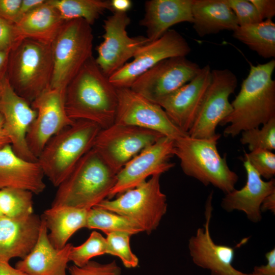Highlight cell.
Instances as JSON below:
<instances>
[{
  "label": "cell",
  "instance_id": "1",
  "mask_svg": "<svg viewBox=\"0 0 275 275\" xmlns=\"http://www.w3.org/2000/svg\"><path fill=\"white\" fill-rule=\"evenodd\" d=\"M118 104L117 88L92 57L65 90V106L73 121L85 120L106 128L115 123Z\"/></svg>",
  "mask_w": 275,
  "mask_h": 275
},
{
  "label": "cell",
  "instance_id": "2",
  "mask_svg": "<svg viewBox=\"0 0 275 275\" xmlns=\"http://www.w3.org/2000/svg\"><path fill=\"white\" fill-rule=\"evenodd\" d=\"M274 68V59L251 65L239 93L231 103L232 112L220 124H228L223 132L225 136L234 138L275 118V80L272 78Z\"/></svg>",
  "mask_w": 275,
  "mask_h": 275
},
{
  "label": "cell",
  "instance_id": "3",
  "mask_svg": "<svg viewBox=\"0 0 275 275\" xmlns=\"http://www.w3.org/2000/svg\"><path fill=\"white\" fill-rule=\"evenodd\" d=\"M117 174L92 148L58 187L51 207L91 209L107 199Z\"/></svg>",
  "mask_w": 275,
  "mask_h": 275
},
{
  "label": "cell",
  "instance_id": "4",
  "mask_svg": "<svg viewBox=\"0 0 275 275\" xmlns=\"http://www.w3.org/2000/svg\"><path fill=\"white\" fill-rule=\"evenodd\" d=\"M221 135L194 138L188 135L174 140V155L183 173L207 186L212 185L225 194L234 190L237 174L229 167L226 154L221 156L217 148Z\"/></svg>",
  "mask_w": 275,
  "mask_h": 275
},
{
  "label": "cell",
  "instance_id": "5",
  "mask_svg": "<svg viewBox=\"0 0 275 275\" xmlns=\"http://www.w3.org/2000/svg\"><path fill=\"white\" fill-rule=\"evenodd\" d=\"M52 73L51 44L23 39L11 50L6 76L15 92L29 103L50 88Z\"/></svg>",
  "mask_w": 275,
  "mask_h": 275
},
{
  "label": "cell",
  "instance_id": "6",
  "mask_svg": "<svg viewBox=\"0 0 275 275\" xmlns=\"http://www.w3.org/2000/svg\"><path fill=\"white\" fill-rule=\"evenodd\" d=\"M101 129L93 122L75 120L48 141L37 161L44 176L55 187L59 186L93 147Z\"/></svg>",
  "mask_w": 275,
  "mask_h": 275
},
{
  "label": "cell",
  "instance_id": "7",
  "mask_svg": "<svg viewBox=\"0 0 275 275\" xmlns=\"http://www.w3.org/2000/svg\"><path fill=\"white\" fill-rule=\"evenodd\" d=\"M91 25L82 19L66 21L51 43L53 73L50 88L65 90L92 57Z\"/></svg>",
  "mask_w": 275,
  "mask_h": 275
},
{
  "label": "cell",
  "instance_id": "8",
  "mask_svg": "<svg viewBox=\"0 0 275 275\" xmlns=\"http://www.w3.org/2000/svg\"><path fill=\"white\" fill-rule=\"evenodd\" d=\"M160 176L153 175L115 199H106L95 207L125 216L150 234L157 229L167 211V197L160 188Z\"/></svg>",
  "mask_w": 275,
  "mask_h": 275
},
{
  "label": "cell",
  "instance_id": "9",
  "mask_svg": "<svg viewBox=\"0 0 275 275\" xmlns=\"http://www.w3.org/2000/svg\"><path fill=\"white\" fill-rule=\"evenodd\" d=\"M163 136L152 130L114 123L100 130L93 148L118 173L132 158Z\"/></svg>",
  "mask_w": 275,
  "mask_h": 275
},
{
  "label": "cell",
  "instance_id": "10",
  "mask_svg": "<svg viewBox=\"0 0 275 275\" xmlns=\"http://www.w3.org/2000/svg\"><path fill=\"white\" fill-rule=\"evenodd\" d=\"M236 75L228 69L211 70L210 82L195 121L188 132L194 138L216 135L218 125L232 110L229 97L237 86Z\"/></svg>",
  "mask_w": 275,
  "mask_h": 275
},
{
  "label": "cell",
  "instance_id": "11",
  "mask_svg": "<svg viewBox=\"0 0 275 275\" xmlns=\"http://www.w3.org/2000/svg\"><path fill=\"white\" fill-rule=\"evenodd\" d=\"M191 48L185 38L174 30H169L159 38L142 46L133 59L111 75L109 80L116 88H129L142 74L165 59L186 57Z\"/></svg>",
  "mask_w": 275,
  "mask_h": 275
},
{
  "label": "cell",
  "instance_id": "12",
  "mask_svg": "<svg viewBox=\"0 0 275 275\" xmlns=\"http://www.w3.org/2000/svg\"><path fill=\"white\" fill-rule=\"evenodd\" d=\"M201 67L186 57L162 60L138 77L129 88L158 104L163 98L191 80Z\"/></svg>",
  "mask_w": 275,
  "mask_h": 275
},
{
  "label": "cell",
  "instance_id": "13",
  "mask_svg": "<svg viewBox=\"0 0 275 275\" xmlns=\"http://www.w3.org/2000/svg\"><path fill=\"white\" fill-rule=\"evenodd\" d=\"M130 23V18L127 13L120 12H113L104 21L103 41L97 47L98 55L95 60L108 77L150 42L146 37H129L126 29Z\"/></svg>",
  "mask_w": 275,
  "mask_h": 275
},
{
  "label": "cell",
  "instance_id": "14",
  "mask_svg": "<svg viewBox=\"0 0 275 275\" xmlns=\"http://www.w3.org/2000/svg\"><path fill=\"white\" fill-rule=\"evenodd\" d=\"M118 104L115 123L157 132L173 140L188 135L170 120L164 109L130 88H117Z\"/></svg>",
  "mask_w": 275,
  "mask_h": 275
},
{
  "label": "cell",
  "instance_id": "15",
  "mask_svg": "<svg viewBox=\"0 0 275 275\" xmlns=\"http://www.w3.org/2000/svg\"><path fill=\"white\" fill-rule=\"evenodd\" d=\"M174 156V140L163 136L129 161L118 172L117 181L107 199L133 188L149 177L161 175L175 165L171 162Z\"/></svg>",
  "mask_w": 275,
  "mask_h": 275
},
{
  "label": "cell",
  "instance_id": "16",
  "mask_svg": "<svg viewBox=\"0 0 275 275\" xmlns=\"http://www.w3.org/2000/svg\"><path fill=\"white\" fill-rule=\"evenodd\" d=\"M37 115L26 134L32 153L38 159L48 141L74 121L65 106V90L50 88L31 103Z\"/></svg>",
  "mask_w": 275,
  "mask_h": 275
},
{
  "label": "cell",
  "instance_id": "17",
  "mask_svg": "<svg viewBox=\"0 0 275 275\" xmlns=\"http://www.w3.org/2000/svg\"><path fill=\"white\" fill-rule=\"evenodd\" d=\"M0 113L3 116L5 130L12 149L19 157L36 162L38 159L30 151L26 138L37 112L30 103L15 92L6 74L0 80Z\"/></svg>",
  "mask_w": 275,
  "mask_h": 275
},
{
  "label": "cell",
  "instance_id": "18",
  "mask_svg": "<svg viewBox=\"0 0 275 275\" xmlns=\"http://www.w3.org/2000/svg\"><path fill=\"white\" fill-rule=\"evenodd\" d=\"M213 194L208 196L205 204V223L199 228L188 240L190 256L195 264L210 271L211 275H246L233 266L235 249L215 243L210 233Z\"/></svg>",
  "mask_w": 275,
  "mask_h": 275
},
{
  "label": "cell",
  "instance_id": "19",
  "mask_svg": "<svg viewBox=\"0 0 275 275\" xmlns=\"http://www.w3.org/2000/svg\"><path fill=\"white\" fill-rule=\"evenodd\" d=\"M209 65L201 68L190 81L163 98L158 103L172 122L187 133L201 105L211 77Z\"/></svg>",
  "mask_w": 275,
  "mask_h": 275
},
{
  "label": "cell",
  "instance_id": "20",
  "mask_svg": "<svg viewBox=\"0 0 275 275\" xmlns=\"http://www.w3.org/2000/svg\"><path fill=\"white\" fill-rule=\"evenodd\" d=\"M243 162L246 173L245 184L240 189L225 194L221 206L228 212L242 211L249 220L257 223L262 219L260 206L263 200L275 190V180H263L248 160L244 159Z\"/></svg>",
  "mask_w": 275,
  "mask_h": 275
},
{
  "label": "cell",
  "instance_id": "21",
  "mask_svg": "<svg viewBox=\"0 0 275 275\" xmlns=\"http://www.w3.org/2000/svg\"><path fill=\"white\" fill-rule=\"evenodd\" d=\"M41 225V217L34 213L21 219L1 216L0 259L24 258L36 244Z\"/></svg>",
  "mask_w": 275,
  "mask_h": 275
},
{
  "label": "cell",
  "instance_id": "22",
  "mask_svg": "<svg viewBox=\"0 0 275 275\" xmlns=\"http://www.w3.org/2000/svg\"><path fill=\"white\" fill-rule=\"evenodd\" d=\"M72 246L71 243H67L61 249H55L49 240L48 230L41 217L36 244L28 255L16 263L15 268L28 275H67L66 269Z\"/></svg>",
  "mask_w": 275,
  "mask_h": 275
},
{
  "label": "cell",
  "instance_id": "23",
  "mask_svg": "<svg viewBox=\"0 0 275 275\" xmlns=\"http://www.w3.org/2000/svg\"><path fill=\"white\" fill-rule=\"evenodd\" d=\"M44 176L38 161H29L19 157L10 144L0 149V190L18 188L38 195L46 187Z\"/></svg>",
  "mask_w": 275,
  "mask_h": 275
},
{
  "label": "cell",
  "instance_id": "24",
  "mask_svg": "<svg viewBox=\"0 0 275 275\" xmlns=\"http://www.w3.org/2000/svg\"><path fill=\"white\" fill-rule=\"evenodd\" d=\"M193 0H150L145 3V14L140 20L146 29L149 41L161 37L173 25L184 22L192 23Z\"/></svg>",
  "mask_w": 275,
  "mask_h": 275
},
{
  "label": "cell",
  "instance_id": "25",
  "mask_svg": "<svg viewBox=\"0 0 275 275\" xmlns=\"http://www.w3.org/2000/svg\"><path fill=\"white\" fill-rule=\"evenodd\" d=\"M48 0L14 24L18 41L31 39L51 44L65 22Z\"/></svg>",
  "mask_w": 275,
  "mask_h": 275
},
{
  "label": "cell",
  "instance_id": "26",
  "mask_svg": "<svg viewBox=\"0 0 275 275\" xmlns=\"http://www.w3.org/2000/svg\"><path fill=\"white\" fill-rule=\"evenodd\" d=\"M193 28L201 37L238 26L236 17L225 0H193Z\"/></svg>",
  "mask_w": 275,
  "mask_h": 275
},
{
  "label": "cell",
  "instance_id": "27",
  "mask_svg": "<svg viewBox=\"0 0 275 275\" xmlns=\"http://www.w3.org/2000/svg\"><path fill=\"white\" fill-rule=\"evenodd\" d=\"M89 209L58 206L44 211L41 217L49 232V240L55 249L63 248L77 231L86 228Z\"/></svg>",
  "mask_w": 275,
  "mask_h": 275
},
{
  "label": "cell",
  "instance_id": "28",
  "mask_svg": "<svg viewBox=\"0 0 275 275\" xmlns=\"http://www.w3.org/2000/svg\"><path fill=\"white\" fill-rule=\"evenodd\" d=\"M233 32L235 39L246 45L259 56L268 59L275 57V23L272 19L244 26Z\"/></svg>",
  "mask_w": 275,
  "mask_h": 275
},
{
  "label": "cell",
  "instance_id": "29",
  "mask_svg": "<svg viewBox=\"0 0 275 275\" xmlns=\"http://www.w3.org/2000/svg\"><path fill=\"white\" fill-rule=\"evenodd\" d=\"M65 21L82 19L93 24L104 11L111 10V1L48 0Z\"/></svg>",
  "mask_w": 275,
  "mask_h": 275
},
{
  "label": "cell",
  "instance_id": "30",
  "mask_svg": "<svg viewBox=\"0 0 275 275\" xmlns=\"http://www.w3.org/2000/svg\"><path fill=\"white\" fill-rule=\"evenodd\" d=\"M86 228L100 230L106 235L126 232L132 235L143 232L140 226L129 218L97 207L88 210Z\"/></svg>",
  "mask_w": 275,
  "mask_h": 275
},
{
  "label": "cell",
  "instance_id": "31",
  "mask_svg": "<svg viewBox=\"0 0 275 275\" xmlns=\"http://www.w3.org/2000/svg\"><path fill=\"white\" fill-rule=\"evenodd\" d=\"M33 193L28 190L7 187L0 190V209L3 216L21 219L33 214Z\"/></svg>",
  "mask_w": 275,
  "mask_h": 275
},
{
  "label": "cell",
  "instance_id": "32",
  "mask_svg": "<svg viewBox=\"0 0 275 275\" xmlns=\"http://www.w3.org/2000/svg\"><path fill=\"white\" fill-rule=\"evenodd\" d=\"M107 253L106 238L99 232L93 231L82 244L72 246L69 258L74 265L81 267L91 261L92 258Z\"/></svg>",
  "mask_w": 275,
  "mask_h": 275
},
{
  "label": "cell",
  "instance_id": "33",
  "mask_svg": "<svg viewBox=\"0 0 275 275\" xmlns=\"http://www.w3.org/2000/svg\"><path fill=\"white\" fill-rule=\"evenodd\" d=\"M240 143L247 145L250 151L256 149H275V118L257 127L242 132Z\"/></svg>",
  "mask_w": 275,
  "mask_h": 275
},
{
  "label": "cell",
  "instance_id": "34",
  "mask_svg": "<svg viewBox=\"0 0 275 275\" xmlns=\"http://www.w3.org/2000/svg\"><path fill=\"white\" fill-rule=\"evenodd\" d=\"M106 235L107 254L119 257L127 268L136 267L139 264V259L131 250V235L126 232H114Z\"/></svg>",
  "mask_w": 275,
  "mask_h": 275
},
{
  "label": "cell",
  "instance_id": "35",
  "mask_svg": "<svg viewBox=\"0 0 275 275\" xmlns=\"http://www.w3.org/2000/svg\"><path fill=\"white\" fill-rule=\"evenodd\" d=\"M244 159L248 160L254 170L268 180L275 175V154L271 151L256 149L244 154Z\"/></svg>",
  "mask_w": 275,
  "mask_h": 275
},
{
  "label": "cell",
  "instance_id": "36",
  "mask_svg": "<svg viewBox=\"0 0 275 275\" xmlns=\"http://www.w3.org/2000/svg\"><path fill=\"white\" fill-rule=\"evenodd\" d=\"M234 13L238 26L257 23L263 21L254 5L248 0H225Z\"/></svg>",
  "mask_w": 275,
  "mask_h": 275
},
{
  "label": "cell",
  "instance_id": "37",
  "mask_svg": "<svg viewBox=\"0 0 275 275\" xmlns=\"http://www.w3.org/2000/svg\"><path fill=\"white\" fill-rule=\"evenodd\" d=\"M70 275H121V270L115 261L102 264L90 261L86 265L78 267L73 265L69 268Z\"/></svg>",
  "mask_w": 275,
  "mask_h": 275
},
{
  "label": "cell",
  "instance_id": "38",
  "mask_svg": "<svg viewBox=\"0 0 275 275\" xmlns=\"http://www.w3.org/2000/svg\"><path fill=\"white\" fill-rule=\"evenodd\" d=\"M18 41L14 24L0 18V51L10 52Z\"/></svg>",
  "mask_w": 275,
  "mask_h": 275
},
{
  "label": "cell",
  "instance_id": "39",
  "mask_svg": "<svg viewBox=\"0 0 275 275\" xmlns=\"http://www.w3.org/2000/svg\"><path fill=\"white\" fill-rule=\"evenodd\" d=\"M22 0H0V18L14 24L18 20Z\"/></svg>",
  "mask_w": 275,
  "mask_h": 275
},
{
  "label": "cell",
  "instance_id": "40",
  "mask_svg": "<svg viewBox=\"0 0 275 275\" xmlns=\"http://www.w3.org/2000/svg\"><path fill=\"white\" fill-rule=\"evenodd\" d=\"M255 7L263 20L272 19L275 15L274 0H249Z\"/></svg>",
  "mask_w": 275,
  "mask_h": 275
},
{
  "label": "cell",
  "instance_id": "41",
  "mask_svg": "<svg viewBox=\"0 0 275 275\" xmlns=\"http://www.w3.org/2000/svg\"><path fill=\"white\" fill-rule=\"evenodd\" d=\"M266 265L255 266L254 271L264 275H275V249L267 252L265 255Z\"/></svg>",
  "mask_w": 275,
  "mask_h": 275
},
{
  "label": "cell",
  "instance_id": "42",
  "mask_svg": "<svg viewBox=\"0 0 275 275\" xmlns=\"http://www.w3.org/2000/svg\"><path fill=\"white\" fill-rule=\"evenodd\" d=\"M45 1L46 0H22L19 10L17 21L25 15L42 5L45 3Z\"/></svg>",
  "mask_w": 275,
  "mask_h": 275
},
{
  "label": "cell",
  "instance_id": "43",
  "mask_svg": "<svg viewBox=\"0 0 275 275\" xmlns=\"http://www.w3.org/2000/svg\"><path fill=\"white\" fill-rule=\"evenodd\" d=\"M111 4L113 13H126L132 6V2L130 0H112Z\"/></svg>",
  "mask_w": 275,
  "mask_h": 275
},
{
  "label": "cell",
  "instance_id": "44",
  "mask_svg": "<svg viewBox=\"0 0 275 275\" xmlns=\"http://www.w3.org/2000/svg\"><path fill=\"white\" fill-rule=\"evenodd\" d=\"M0 275H28L25 272L12 267L9 262L0 259Z\"/></svg>",
  "mask_w": 275,
  "mask_h": 275
},
{
  "label": "cell",
  "instance_id": "45",
  "mask_svg": "<svg viewBox=\"0 0 275 275\" xmlns=\"http://www.w3.org/2000/svg\"><path fill=\"white\" fill-rule=\"evenodd\" d=\"M260 210L262 213L269 210L274 214L275 190L268 195L264 199L261 204Z\"/></svg>",
  "mask_w": 275,
  "mask_h": 275
},
{
  "label": "cell",
  "instance_id": "46",
  "mask_svg": "<svg viewBox=\"0 0 275 275\" xmlns=\"http://www.w3.org/2000/svg\"><path fill=\"white\" fill-rule=\"evenodd\" d=\"M10 52L0 51V80L6 74Z\"/></svg>",
  "mask_w": 275,
  "mask_h": 275
},
{
  "label": "cell",
  "instance_id": "47",
  "mask_svg": "<svg viewBox=\"0 0 275 275\" xmlns=\"http://www.w3.org/2000/svg\"><path fill=\"white\" fill-rule=\"evenodd\" d=\"M8 144H10V141L5 130L3 116L0 113V149Z\"/></svg>",
  "mask_w": 275,
  "mask_h": 275
},
{
  "label": "cell",
  "instance_id": "48",
  "mask_svg": "<svg viewBox=\"0 0 275 275\" xmlns=\"http://www.w3.org/2000/svg\"><path fill=\"white\" fill-rule=\"evenodd\" d=\"M246 275H264L255 271H254L251 273H246Z\"/></svg>",
  "mask_w": 275,
  "mask_h": 275
},
{
  "label": "cell",
  "instance_id": "49",
  "mask_svg": "<svg viewBox=\"0 0 275 275\" xmlns=\"http://www.w3.org/2000/svg\"><path fill=\"white\" fill-rule=\"evenodd\" d=\"M1 97V84H0V100Z\"/></svg>",
  "mask_w": 275,
  "mask_h": 275
},
{
  "label": "cell",
  "instance_id": "50",
  "mask_svg": "<svg viewBox=\"0 0 275 275\" xmlns=\"http://www.w3.org/2000/svg\"><path fill=\"white\" fill-rule=\"evenodd\" d=\"M3 216L0 209V217Z\"/></svg>",
  "mask_w": 275,
  "mask_h": 275
}]
</instances>
